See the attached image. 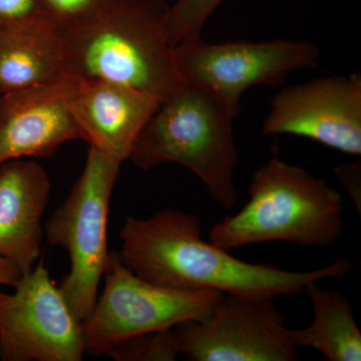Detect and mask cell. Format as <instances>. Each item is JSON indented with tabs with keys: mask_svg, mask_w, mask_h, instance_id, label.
<instances>
[{
	"mask_svg": "<svg viewBox=\"0 0 361 361\" xmlns=\"http://www.w3.org/2000/svg\"><path fill=\"white\" fill-rule=\"evenodd\" d=\"M201 229L196 216L182 211L166 209L147 219L129 216L118 255L137 276L160 286L272 300L303 293L310 282L345 277L353 267L348 259L305 272L247 262L202 239Z\"/></svg>",
	"mask_w": 361,
	"mask_h": 361,
	"instance_id": "1",
	"label": "cell"
},
{
	"mask_svg": "<svg viewBox=\"0 0 361 361\" xmlns=\"http://www.w3.org/2000/svg\"><path fill=\"white\" fill-rule=\"evenodd\" d=\"M169 6L165 0H114L92 20L61 32L66 75L165 99L184 84L164 30Z\"/></svg>",
	"mask_w": 361,
	"mask_h": 361,
	"instance_id": "2",
	"label": "cell"
},
{
	"mask_svg": "<svg viewBox=\"0 0 361 361\" xmlns=\"http://www.w3.org/2000/svg\"><path fill=\"white\" fill-rule=\"evenodd\" d=\"M343 217L334 188L274 157L254 173L246 205L214 225L209 241L227 251L276 241L329 246L341 236Z\"/></svg>",
	"mask_w": 361,
	"mask_h": 361,
	"instance_id": "3",
	"label": "cell"
},
{
	"mask_svg": "<svg viewBox=\"0 0 361 361\" xmlns=\"http://www.w3.org/2000/svg\"><path fill=\"white\" fill-rule=\"evenodd\" d=\"M233 122L210 92L184 82L161 99L129 160L144 171L166 163L183 166L200 178L218 205L232 210L238 201L234 173L239 165Z\"/></svg>",
	"mask_w": 361,
	"mask_h": 361,
	"instance_id": "4",
	"label": "cell"
},
{
	"mask_svg": "<svg viewBox=\"0 0 361 361\" xmlns=\"http://www.w3.org/2000/svg\"><path fill=\"white\" fill-rule=\"evenodd\" d=\"M122 164L90 147L84 171L66 201L45 223L44 236L65 249L71 269L59 285L78 322L89 317L108 265L111 195Z\"/></svg>",
	"mask_w": 361,
	"mask_h": 361,
	"instance_id": "5",
	"label": "cell"
},
{
	"mask_svg": "<svg viewBox=\"0 0 361 361\" xmlns=\"http://www.w3.org/2000/svg\"><path fill=\"white\" fill-rule=\"evenodd\" d=\"M104 286L96 305L82 322L85 353L104 355L111 346L140 334L201 322L225 294L215 290H180L151 283L137 276L111 254Z\"/></svg>",
	"mask_w": 361,
	"mask_h": 361,
	"instance_id": "6",
	"label": "cell"
},
{
	"mask_svg": "<svg viewBox=\"0 0 361 361\" xmlns=\"http://www.w3.org/2000/svg\"><path fill=\"white\" fill-rule=\"evenodd\" d=\"M183 82L206 90L236 118L244 92L256 85L278 87L294 71L313 68L320 56L311 42H228L208 44L200 37L174 47Z\"/></svg>",
	"mask_w": 361,
	"mask_h": 361,
	"instance_id": "7",
	"label": "cell"
},
{
	"mask_svg": "<svg viewBox=\"0 0 361 361\" xmlns=\"http://www.w3.org/2000/svg\"><path fill=\"white\" fill-rule=\"evenodd\" d=\"M13 289L0 291V360H82V322L71 312L44 259Z\"/></svg>",
	"mask_w": 361,
	"mask_h": 361,
	"instance_id": "8",
	"label": "cell"
},
{
	"mask_svg": "<svg viewBox=\"0 0 361 361\" xmlns=\"http://www.w3.org/2000/svg\"><path fill=\"white\" fill-rule=\"evenodd\" d=\"M180 353L191 361H296L298 348L272 299L225 294L201 322L174 327Z\"/></svg>",
	"mask_w": 361,
	"mask_h": 361,
	"instance_id": "9",
	"label": "cell"
},
{
	"mask_svg": "<svg viewBox=\"0 0 361 361\" xmlns=\"http://www.w3.org/2000/svg\"><path fill=\"white\" fill-rule=\"evenodd\" d=\"M264 135L306 137L346 155L361 156V77H324L278 92Z\"/></svg>",
	"mask_w": 361,
	"mask_h": 361,
	"instance_id": "10",
	"label": "cell"
},
{
	"mask_svg": "<svg viewBox=\"0 0 361 361\" xmlns=\"http://www.w3.org/2000/svg\"><path fill=\"white\" fill-rule=\"evenodd\" d=\"M80 80L63 75L45 84L0 94V164L47 158L80 139L70 102Z\"/></svg>",
	"mask_w": 361,
	"mask_h": 361,
	"instance_id": "11",
	"label": "cell"
},
{
	"mask_svg": "<svg viewBox=\"0 0 361 361\" xmlns=\"http://www.w3.org/2000/svg\"><path fill=\"white\" fill-rule=\"evenodd\" d=\"M161 102L126 85L80 80L70 109L80 139L123 164Z\"/></svg>",
	"mask_w": 361,
	"mask_h": 361,
	"instance_id": "12",
	"label": "cell"
},
{
	"mask_svg": "<svg viewBox=\"0 0 361 361\" xmlns=\"http://www.w3.org/2000/svg\"><path fill=\"white\" fill-rule=\"evenodd\" d=\"M51 183L42 165L16 159L0 164V257L30 272L42 255V217Z\"/></svg>",
	"mask_w": 361,
	"mask_h": 361,
	"instance_id": "13",
	"label": "cell"
},
{
	"mask_svg": "<svg viewBox=\"0 0 361 361\" xmlns=\"http://www.w3.org/2000/svg\"><path fill=\"white\" fill-rule=\"evenodd\" d=\"M66 75L63 32L40 16L0 30V94L35 87Z\"/></svg>",
	"mask_w": 361,
	"mask_h": 361,
	"instance_id": "14",
	"label": "cell"
},
{
	"mask_svg": "<svg viewBox=\"0 0 361 361\" xmlns=\"http://www.w3.org/2000/svg\"><path fill=\"white\" fill-rule=\"evenodd\" d=\"M317 282H310L304 289L314 318L306 329H293L297 348L315 349L329 361H360L361 331L353 305L341 292L324 290Z\"/></svg>",
	"mask_w": 361,
	"mask_h": 361,
	"instance_id": "15",
	"label": "cell"
},
{
	"mask_svg": "<svg viewBox=\"0 0 361 361\" xmlns=\"http://www.w3.org/2000/svg\"><path fill=\"white\" fill-rule=\"evenodd\" d=\"M180 355L175 329L129 337L104 353L116 361H174Z\"/></svg>",
	"mask_w": 361,
	"mask_h": 361,
	"instance_id": "16",
	"label": "cell"
},
{
	"mask_svg": "<svg viewBox=\"0 0 361 361\" xmlns=\"http://www.w3.org/2000/svg\"><path fill=\"white\" fill-rule=\"evenodd\" d=\"M225 0H177L169 6L164 30L173 47L184 40L200 37L207 20Z\"/></svg>",
	"mask_w": 361,
	"mask_h": 361,
	"instance_id": "17",
	"label": "cell"
},
{
	"mask_svg": "<svg viewBox=\"0 0 361 361\" xmlns=\"http://www.w3.org/2000/svg\"><path fill=\"white\" fill-rule=\"evenodd\" d=\"M114 0H37L40 16L61 32L92 20Z\"/></svg>",
	"mask_w": 361,
	"mask_h": 361,
	"instance_id": "18",
	"label": "cell"
},
{
	"mask_svg": "<svg viewBox=\"0 0 361 361\" xmlns=\"http://www.w3.org/2000/svg\"><path fill=\"white\" fill-rule=\"evenodd\" d=\"M40 16L37 0H0V30Z\"/></svg>",
	"mask_w": 361,
	"mask_h": 361,
	"instance_id": "19",
	"label": "cell"
},
{
	"mask_svg": "<svg viewBox=\"0 0 361 361\" xmlns=\"http://www.w3.org/2000/svg\"><path fill=\"white\" fill-rule=\"evenodd\" d=\"M336 174L350 194L360 213V164H345L336 169Z\"/></svg>",
	"mask_w": 361,
	"mask_h": 361,
	"instance_id": "20",
	"label": "cell"
},
{
	"mask_svg": "<svg viewBox=\"0 0 361 361\" xmlns=\"http://www.w3.org/2000/svg\"><path fill=\"white\" fill-rule=\"evenodd\" d=\"M23 277L20 271L6 259L0 257V286L13 287Z\"/></svg>",
	"mask_w": 361,
	"mask_h": 361,
	"instance_id": "21",
	"label": "cell"
}]
</instances>
